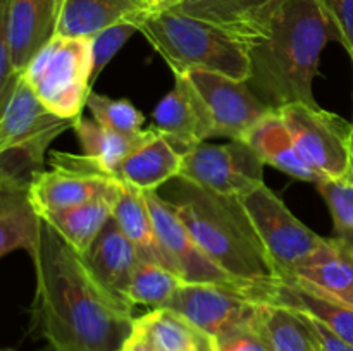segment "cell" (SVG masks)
<instances>
[{"label": "cell", "instance_id": "8", "mask_svg": "<svg viewBox=\"0 0 353 351\" xmlns=\"http://www.w3.org/2000/svg\"><path fill=\"white\" fill-rule=\"evenodd\" d=\"M241 202L279 275L293 274L324 243V237L296 219L265 182Z\"/></svg>", "mask_w": 353, "mask_h": 351}, {"label": "cell", "instance_id": "28", "mask_svg": "<svg viewBox=\"0 0 353 351\" xmlns=\"http://www.w3.org/2000/svg\"><path fill=\"white\" fill-rule=\"evenodd\" d=\"M114 202L116 198H100L61 212L40 215L59 233V236L68 241L72 250L85 255L92 248L105 224L112 219Z\"/></svg>", "mask_w": 353, "mask_h": 351}, {"label": "cell", "instance_id": "27", "mask_svg": "<svg viewBox=\"0 0 353 351\" xmlns=\"http://www.w3.org/2000/svg\"><path fill=\"white\" fill-rule=\"evenodd\" d=\"M157 351H216V339L169 308H154L134 320Z\"/></svg>", "mask_w": 353, "mask_h": 351}, {"label": "cell", "instance_id": "7", "mask_svg": "<svg viewBox=\"0 0 353 351\" xmlns=\"http://www.w3.org/2000/svg\"><path fill=\"white\" fill-rule=\"evenodd\" d=\"M303 160L323 179H352V123L309 103L278 110Z\"/></svg>", "mask_w": 353, "mask_h": 351}, {"label": "cell", "instance_id": "40", "mask_svg": "<svg viewBox=\"0 0 353 351\" xmlns=\"http://www.w3.org/2000/svg\"><path fill=\"white\" fill-rule=\"evenodd\" d=\"M0 351H12V350H0Z\"/></svg>", "mask_w": 353, "mask_h": 351}, {"label": "cell", "instance_id": "13", "mask_svg": "<svg viewBox=\"0 0 353 351\" xmlns=\"http://www.w3.org/2000/svg\"><path fill=\"white\" fill-rule=\"evenodd\" d=\"M247 296L257 303L281 305L305 313L326 326L338 337L353 344V305L324 295L293 275H279L272 281L250 286Z\"/></svg>", "mask_w": 353, "mask_h": 351}, {"label": "cell", "instance_id": "38", "mask_svg": "<svg viewBox=\"0 0 353 351\" xmlns=\"http://www.w3.org/2000/svg\"><path fill=\"white\" fill-rule=\"evenodd\" d=\"M183 0H148V7H150V12H159V10L174 9Z\"/></svg>", "mask_w": 353, "mask_h": 351}, {"label": "cell", "instance_id": "11", "mask_svg": "<svg viewBox=\"0 0 353 351\" xmlns=\"http://www.w3.org/2000/svg\"><path fill=\"white\" fill-rule=\"evenodd\" d=\"M143 195L165 255L183 281L188 284L228 286V288L241 289L247 295L250 286L234 279L207 257L178 213L162 200L157 191H148Z\"/></svg>", "mask_w": 353, "mask_h": 351}, {"label": "cell", "instance_id": "20", "mask_svg": "<svg viewBox=\"0 0 353 351\" xmlns=\"http://www.w3.org/2000/svg\"><path fill=\"white\" fill-rule=\"evenodd\" d=\"M181 172V151L176 150L164 134L157 133L138 150L128 155L110 179L141 193L157 191Z\"/></svg>", "mask_w": 353, "mask_h": 351}, {"label": "cell", "instance_id": "22", "mask_svg": "<svg viewBox=\"0 0 353 351\" xmlns=\"http://www.w3.org/2000/svg\"><path fill=\"white\" fill-rule=\"evenodd\" d=\"M243 141L250 145L265 165H272L290 178L316 184L323 181V178L303 160L278 110H272L264 119L259 120L248 131Z\"/></svg>", "mask_w": 353, "mask_h": 351}, {"label": "cell", "instance_id": "33", "mask_svg": "<svg viewBox=\"0 0 353 351\" xmlns=\"http://www.w3.org/2000/svg\"><path fill=\"white\" fill-rule=\"evenodd\" d=\"M10 9L12 0H0V114L6 109L21 74L10 58Z\"/></svg>", "mask_w": 353, "mask_h": 351}, {"label": "cell", "instance_id": "5", "mask_svg": "<svg viewBox=\"0 0 353 351\" xmlns=\"http://www.w3.org/2000/svg\"><path fill=\"white\" fill-rule=\"evenodd\" d=\"M76 119H62L38 100L23 76H19L0 114V172L31 182L43 171L48 147L64 131L74 127Z\"/></svg>", "mask_w": 353, "mask_h": 351}, {"label": "cell", "instance_id": "14", "mask_svg": "<svg viewBox=\"0 0 353 351\" xmlns=\"http://www.w3.org/2000/svg\"><path fill=\"white\" fill-rule=\"evenodd\" d=\"M154 127L181 153L216 138L209 107L183 72L174 74V88L155 107Z\"/></svg>", "mask_w": 353, "mask_h": 351}, {"label": "cell", "instance_id": "2", "mask_svg": "<svg viewBox=\"0 0 353 351\" xmlns=\"http://www.w3.org/2000/svg\"><path fill=\"white\" fill-rule=\"evenodd\" d=\"M331 40L340 41V34L319 0H279L262 33L245 45L247 85L272 110L290 103L317 105L312 83Z\"/></svg>", "mask_w": 353, "mask_h": 351}, {"label": "cell", "instance_id": "29", "mask_svg": "<svg viewBox=\"0 0 353 351\" xmlns=\"http://www.w3.org/2000/svg\"><path fill=\"white\" fill-rule=\"evenodd\" d=\"M186 284L176 272L155 262L141 260L131 277L126 299L131 306H150L164 308L174 292Z\"/></svg>", "mask_w": 353, "mask_h": 351}, {"label": "cell", "instance_id": "10", "mask_svg": "<svg viewBox=\"0 0 353 351\" xmlns=\"http://www.w3.org/2000/svg\"><path fill=\"white\" fill-rule=\"evenodd\" d=\"M164 308L172 310L214 339L254 323L259 303L245 291L219 284H183Z\"/></svg>", "mask_w": 353, "mask_h": 351}, {"label": "cell", "instance_id": "37", "mask_svg": "<svg viewBox=\"0 0 353 351\" xmlns=\"http://www.w3.org/2000/svg\"><path fill=\"white\" fill-rule=\"evenodd\" d=\"M119 351H157V350H155L154 344L150 343V339L145 336L143 330L134 323L133 332H131V336L128 337L126 343L123 344V348H121Z\"/></svg>", "mask_w": 353, "mask_h": 351}, {"label": "cell", "instance_id": "30", "mask_svg": "<svg viewBox=\"0 0 353 351\" xmlns=\"http://www.w3.org/2000/svg\"><path fill=\"white\" fill-rule=\"evenodd\" d=\"M321 196L333 219V240L353 255V181L323 179L317 182Z\"/></svg>", "mask_w": 353, "mask_h": 351}, {"label": "cell", "instance_id": "24", "mask_svg": "<svg viewBox=\"0 0 353 351\" xmlns=\"http://www.w3.org/2000/svg\"><path fill=\"white\" fill-rule=\"evenodd\" d=\"M112 217L124 236L134 244L143 260L155 262V264H161L176 272L165 255L161 240H159L157 229H155L154 219L150 215L143 193L121 184L119 195L114 202Z\"/></svg>", "mask_w": 353, "mask_h": 351}, {"label": "cell", "instance_id": "31", "mask_svg": "<svg viewBox=\"0 0 353 351\" xmlns=\"http://www.w3.org/2000/svg\"><path fill=\"white\" fill-rule=\"evenodd\" d=\"M86 107L93 119L105 129L119 134H138L143 131L145 116L126 98H110L100 93L90 92Z\"/></svg>", "mask_w": 353, "mask_h": 351}, {"label": "cell", "instance_id": "36", "mask_svg": "<svg viewBox=\"0 0 353 351\" xmlns=\"http://www.w3.org/2000/svg\"><path fill=\"white\" fill-rule=\"evenodd\" d=\"M303 315H305V313H303ZM305 317L309 319L310 326H312V330L314 334H316L321 351H353V344L347 343V341H343L341 337H338L336 334L331 332L326 326L317 322V320L312 319V317L309 315Z\"/></svg>", "mask_w": 353, "mask_h": 351}, {"label": "cell", "instance_id": "6", "mask_svg": "<svg viewBox=\"0 0 353 351\" xmlns=\"http://www.w3.org/2000/svg\"><path fill=\"white\" fill-rule=\"evenodd\" d=\"M21 76L50 112L78 119L92 92V40L55 34Z\"/></svg>", "mask_w": 353, "mask_h": 351}, {"label": "cell", "instance_id": "4", "mask_svg": "<svg viewBox=\"0 0 353 351\" xmlns=\"http://www.w3.org/2000/svg\"><path fill=\"white\" fill-rule=\"evenodd\" d=\"M138 31L164 58L172 74L210 71L238 81H247L250 74L247 48L241 41L174 9L150 12Z\"/></svg>", "mask_w": 353, "mask_h": 351}, {"label": "cell", "instance_id": "3", "mask_svg": "<svg viewBox=\"0 0 353 351\" xmlns=\"http://www.w3.org/2000/svg\"><path fill=\"white\" fill-rule=\"evenodd\" d=\"M161 189L162 200L217 267L248 286L279 277L241 198L217 195L179 176Z\"/></svg>", "mask_w": 353, "mask_h": 351}, {"label": "cell", "instance_id": "32", "mask_svg": "<svg viewBox=\"0 0 353 351\" xmlns=\"http://www.w3.org/2000/svg\"><path fill=\"white\" fill-rule=\"evenodd\" d=\"M138 31L134 23H117L93 34L92 40V85L97 81L100 72L121 50L124 43Z\"/></svg>", "mask_w": 353, "mask_h": 351}, {"label": "cell", "instance_id": "26", "mask_svg": "<svg viewBox=\"0 0 353 351\" xmlns=\"http://www.w3.org/2000/svg\"><path fill=\"white\" fill-rule=\"evenodd\" d=\"M254 326L269 351H321L309 319L292 308L259 303Z\"/></svg>", "mask_w": 353, "mask_h": 351}, {"label": "cell", "instance_id": "18", "mask_svg": "<svg viewBox=\"0 0 353 351\" xmlns=\"http://www.w3.org/2000/svg\"><path fill=\"white\" fill-rule=\"evenodd\" d=\"M83 260L107 291L128 303L126 292L131 277L143 258L124 236L114 217L105 224L92 248L83 255Z\"/></svg>", "mask_w": 353, "mask_h": 351}, {"label": "cell", "instance_id": "35", "mask_svg": "<svg viewBox=\"0 0 353 351\" xmlns=\"http://www.w3.org/2000/svg\"><path fill=\"white\" fill-rule=\"evenodd\" d=\"M216 351H269V348L254 323H250L216 339Z\"/></svg>", "mask_w": 353, "mask_h": 351}, {"label": "cell", "instance_id": "15", "mask_svg": "<svg viewBox=\"0 0 353 351\" xmlns=\"http://www.w3.org/2000/svg\"><path fill=\"white\" fill-rule=\"evenodd\" d=\"M121 184L103 176L83 174L71 169L40 171L30 182V196L40 215L61 212L100 198H117Z\"/></svg>", "mask_w": 353, "mask_h": 351}, {"label": "cell", "instance_id": "9", "mask_svg": "<svg viewBox=\"0 0 353 351\" xmlns=\"http://www.w3.org/2000/svg\"><path fill=\"white\" fill-rule=\"evenodd\" d=\"M264 162L243 140L200 143L181 153L179 178L224 196L243 198L264 184Z\"/></svg>", "mask_w": 353, "mask_h": 351}, {"label": "cell", "instance_id": "21", "mask_svg": "<svg viewBox=\"0 0 353 351\" xmlns=\"http://www.w3.org/2000/svg\"><path fill=\"white\" fill-rule=\"evenodd\" d=\"M148 14V0H64L57 34L92 38L117 23L140 26Z\"/></svg>", "mask_w": 353, "mask_h": 351}, {"label": "cell", "instance_id": "39", "mask_svg": "<svg viewBox=\"0 0 353 351\" xmlns=\"http://www.w3.org/2000/svg\"><path fill=\"white\" fill-rule=\"evenodd\" d=\"M352 181H353V117H352Z\"/></svg>", "mask_w": 353, "mask_h": 351}, {"label": "cell", "instance_id": "12", "mask_svg": "<svg viewBox=\"0 0 353 351\" xmlns=\"http://www.w3.org/2000/svg\"><path fill=\"white\" fill-rule=\"evenodd\" d=\"M183 74L188 76L209 107L216 138L243 140L259 120L272 112L271 107L252 92L247 81L210 71H188Z\"/></svg>", "mask_w": 353, "mask_h": 351}, {"label": "cell", "instance_id": "23", "mask_svg": "<svg viewBox=\"0 0 353 351\" xmlns=\"http://www.w3.org/2000/svg\"><path fill=\"white\" fill-rule=\"evenodd\" d=\"M290 275L353 305V255L333 237H324V243Z\"/></svg>", "mask_w": 353, "mask_h": 351}, {"label": "cell", "instance_id": "1", "mask_svg": "<svg viewBox=\"0 0 353 351\" xmlns=\"http://www.w3.org/2000/svg\"><path fill=\"white\" fill-rule=\"evenodd\" d=\"M30 257L34 326L50 351H119L134 329L133 306L107 291L45 219Z\"/></svg>", "mask_w": 353, "mask_h": 351}, {"label": "cell", "instance_id": "34", "mask_svg": "<svg viewBox=\"0 0 353 351\" xmlns=\"http://www.w3.org/2000/svg\"><path fill=\"white\" fill-rule=\"evenodd\" d=\"M324 12L340 34V43L348 52L353 64V0H319Z\"/></svg>", "mask_w": 353, "mask_h": 351}, {"label": "cell", "instance_id": "17", "mask_svg": "<svg viewBox=\"0 0 353 351\" xmlns=\"http://www.w3.org/2000/svg\"><path fill=\"white\" fill-rule=\"evenodd\" d=\"M279 0H183L174 10L209 23L243 45L262 33Z\"/></svg>", "mask_w": 353, "mask_h": 351}, {"label": "cell", "instance_id": "16", "mask_svg": "<svg viewBox=\"0 0 353 351\" xmlns=\"http://www.w3.org/2000/svg\"><path fill=\"white\" fill-rule=\"evenodd\" d=\"M64 0H12L10 58L17 74L57 34Z\"/></svg>", "mask_w": 353, "mask_h": 351}, {"label": "cell", "instance_id": "25", "mask_svg": "<svg viewBox=\"0 0 353 351\" xmlns=\"http://www.w3.org/2000/svg\"><path fill=\"white\" fill-rule=\"evenodd\" d=\"M74 133L81 143L83 150L88 158H92L93 164L99 167L105 178L110 179V172L134 150L147 143L148 140L159 133L154 126L143 129L138 134H119L114 131L105 129L95 120H90L86 117L79 116L74 123Z\"/></svg>", "mask_w": 353, "mask_h": 351}, {"label": "cell", "instance_id": "19", "mask_svg": "<svg viewBox=\"0 0 353 351\" xmlns=\"http://www.w3.org/2000/svg\"><path fill=\"white\" fill-rule=\"evenodd\" d=\"M41 217L30 196V182L0 172V258L12 251L34 250Z\"/></svg>", "mask_w": 353, "mask_h": 351}]
</instances>
